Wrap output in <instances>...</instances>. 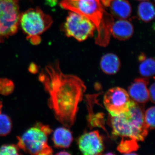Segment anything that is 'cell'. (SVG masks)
I'll return each mask as SVG.
<instances>
[{
  "label": "cell",
  "mask_w": 155,
  "mask_h": 155,
  "mask_svg": "<svg viewBox=\"0 0 155 155\" xmlns=\"http://www.w3.org/2000/svg\"><path fill=\"white\" fill-rule=\"evenodd\" d=\"M38 80L48 94V105L55 118L65 127H72L86 90L83 81L76 75L64 74L58 60L42 69Z\"/></svg>",
  "instance_id": "1"
},
{
  "label": "cell",
  "mask_w": 155,
  "mask_h": 155,
  "mask_svg": "<svg viewBox=\"0 0 155 155\" xmlns=\"http://www.w3.org/2000/svg\"><path fill=\"white\" fill-rule=\"evenodd\" d=\"M60 5L89 19L96 28V44L101 47L109 45L114 17L106 11L101 0H61Z\"/></svg>",
  "instance_id": "2"
},
{
  "label": "cell",
  "mask_w": 155,
  "mask_h": 155,
  "mask_svg": "<svg viewBox=\"0 0 155 155\" xmlns=\"http://www.w3.org/2000/svg\"><path fill=\"white\" fill-rule=\"evenodd\" d=\"M144 112L141 104L132 100L128 110L116 116H111L110 122L113 135L143 141L149 129L145 122Z\"/></svg>",
  "instance_id": "3"
},
{
  "label": "cell",
  "mask_w": 155,
  "mask_h": 155,
  "mask_svg": "<svg viewBox=\"0 0 155 155\" xmlns=\"http://www.w3.org/2000/svg\"><path fill=\"white\" fill-rule=\"evenodd\" d=\"M49 125L38 122L21 136H17L19 149L31 155H52L54 151L48 143V137L52 132Z\"/></svg>",
  "instance_id": "4"
},
{
  "label": "cell",
  "mask_w": 155,
  "mask_h": 155,
  "mask_svg": "<svg viewBox=\"0 0 155 155\" xmlns=\"http://www.w3.org/2000/svg\"><path fill=\"white\" fill-rule=\"evenodd\" d=\"M52 18L38 7L30 8L21 14L19 25L27 35V38L34 45L41 41L40 35L51 26Z\"/></svg>",
  "instance_id": "5"
},
{
  "label": "cell",
  "mask_w": 155,
  "mask_h": 155,
  "mask_svg": "<svg viewBox=\"0 0 155 155\" xmlns=\"http://www.w3.org/2000/svg\"><path fill=\"white\" fill-rule=\"evenodd\" d=\"M20 15L19 0H0V43L17 33Z\"/></svg>",
  "instance_id": "6"
},
{
  "label": "cell",
  "mask_w": 155,
  "mask_h": 155,
  "mask_svg": "<svg viewBox=\"0 0 155 155\" xmlns=\"http://www.w3.org/2000/svg\"><path fill=\"white\" fill-rule=\"evenodd\" d=\"M96 29L95 25L89 19L72 11L69 13L63 27L67 37L73 38L80 42L93 36Z\"/></svg>",
  "instance_id": "7"
},
{
  "label": "cell",
  "mask_w": 155,
  "mask_h": 155,
  "mask_svg": "<svg viewBox=\"0 0 155 155\" xmlns=\"http://www.w3.org/2000/svg\"><path fill=\"white\" fill-rule=\"evenodd\" d=\"M132 101L127 92L120 87L110 89L104 96V104L111 116H116L128 110Z\"/></svg>",
  "instance_id": "8"
},
{
  "label": "cell",
  "mask_w": 155,
  "mask_h": 155,
  "mask_svg": "<svg viewBox=\"0 0 155 155\" xmlns=\"http://www.w3.org/2000/svg\"><path fill=\"white\" fill-rule=\"evenodd\" d=\"M79 150L84 155L101 154L104 150L103 138L98 130L83 134L78 140Z\"/></svg>",
  "instance_id": "9"
},
{
  "label": "cell",
  "mask_w": 155,
  "mask_h": 155,
  "mask_svg": "<svg viewBox=\"0 0 155 155\" xmlns=\"http://www.w3.org/2000/svg\"><path fill=\"white\" fill-rule=\"evenodd\" d=\"M149 83L147 78H137L134 80L128 88V94L131 100L138 104H145L149 98L148 84Z\"/></svg>",
  "instance_id": "10"
},
{
  "label": "cell",
  "mask_w": 155,
  "mask_h": 155,
  "mask_svg": "<svg viewBox=\"0 0 155 155\" xmlns=\"http://www.w3.org/2000/svg\"><path fill=\"white\" fill-rule=\"evenodd\" d=\"M105 8H108L113 17L118 19H127L132 12L131 5L127 0H101Z\"/></svg>",
  "instance_id": "11"
},
{
  "label": "cell",
  "mask_w": 155,
  "mask_h": 155,
  "mask_svg": "<svg viewBox=\"0 0 155 155\" xmlns=\"http://www.w3.org/2000/svg\"><path fill=\"white\" fill-rule=\"evenodd\" d=\"M134 28L132 23L127 19H119L114 22L111 35L119 41H126L133 35Z\"/></svg>",
  "instance_id": "12"
},
{
  "label": "cell",
  "mask_w": 155,
  "mask_h": 155,
  "mask_svg": "<svg viewBox=\"0 0 155 155\" xmlns=\"http://www.w3.org/2000/svg\"><path fill=\"white\" fill-rule=\"evenodd\" d=\"M103 72L108 75H114L119 72L121 67L120 59L113 53H108L103 56L100 62Z\"/></svg>",
  "instance_id": "13"
},
{
  "label": "cell",
  "mask_w": 155,
  "mask_h": 155,
  "mask_svg": "<svg viewBox=\"0 0 155 155\" xmlns=\"http://www.w3.org/2000/svg\"><path fill=\"white\" fill-rule=\"evenodd\" d=\"M52 140L56 147L68 148L73 141L72 132L66 127H58L54 131Z\"/></svg>",
  "instance_id": "14"
},
{
  "label": "cell",
  "mask_w": 155,
  "mask_h": 155,
  "mask_svg": "<svg viewBox=\"0 0 155 155\" xmlns=\"http://www.w3.org/2000/svg\"><path fill=\"white\" fill-rule=\"evenodd\" d=\"M137 14L142 21L149 22L154 18V6L148 0L141 1L138 5Z\"/></svg>",
  "instance_id": "15"
},
{
  "label": "cell",
  "mask_w": 155,
  "mask_h": 155,
  "mask_svg": "<svg viewBox=\"0 0 155 155\" xmlns=\"http://www.w3.org/2000/svg\"><path fill=\"white\" fill-rule=\"evenodd\" d=\"M137 140L129 137H122V140L117 147V150L119 152L125 154H136L131 153L137 150L139 148Z\"/></svg>",
  "instance_id": "16"
},
{
  "label": "cell",
  "mask_w": 155,
  "mask_h": 155,
  "mask_svg": "<svg viewBox=\"0 0 155 155\" xmlns=\"http://www.w3.org/2000/svg\"><path fill=\"white\" fill-rule=\"evenodd\" d=\"M139 72L140 75L145 78H150L154 76L155 60L153 58H147L140 61Z\"/></svg>",
  "instance_id": "17"
},
{
  "label": "cell",
  "mask_w": 155,
  "mask_h": 155,
  "mask_svg": "<svg viewBox=\"0 0 155 155\" xmlns=\"http://www.w3.org/2000/svg\"><path fill=\"white\" fill-rule=\"evenodd\" d=\"M12 121L9 116L0 113V136H5L11 132Z\"/></svg>",
  "instance_id": "18"
},
{
  "label": "cell",
  "mask_w": 155,
  "mask_h": 155,
  "mask_svg": "<svg viewBox=\"0 0 155 155\" xmlns=\"http://www.w3.org/2000/svg\"><path fill=\"white\" fill-rule=\"evenodd\" d=\"M15 88L14 83L12 80L5 78H0V94L8 96L13 93Z\"/></svg>",
  "instance_id": "19"
},
{
  "label": "cell",
  "mask_w": 155,
  "mask_h": 155,
  "mask_svg": "<svg viewBox=\"0 0 155 155\" xmlns=\"http://www.w3.org/2000/svg\"><path fill=\"white\" fill-rule=\"evenodd\" d=\"M155 107L153 106L144 112L145 122L149 129H154L155 128Z\"/></svg>",
  "instance_id": "20"
},
{
  "label": "cell",
  "mask_w": 155,
  "mask_h": 155,
  "mask_svg": "<svg viewBox=\"0 0 155 155\" xmlns=\"http://www.w3.org/2000/svg\"><path fill=\"white\" fill-rule=\"evenodd\" d=\"M19 148L14 144H4L0 147V155H20Z\"/></svg>",
  "instance_id": "21"
},
{
  "label": "cell",
  "mask_w": 155,
  "mask_h": 155,
  "mask_svg": "<svg viewBox=\"0 0 155 155\" xmlns=\"http://www.w3.org/2000/svg\"><path fill=\"white\" fill-rule=\"evenodd\" d=\"M155 83L151 84L149 89V98L153 104L155 103Z\"/></svg>",
  "instance_id": "22"
},
{
  "label": "cell",
  "mask_w": 155,
  "mask_h": 155,
  "mask_svg": "<svg viewBox=\"0 0 155 155\" xmlns=\"http://www.w3.org/2000/svg\"><path fill=\"white\" fill-rule=\"evenodd\" d=\"M28 70L31 73L36 74L38 72V68L35 64H31L28 68Z\"/></svg>",
  "instance_id": "23"
},
{
  "label": "cell",
  "mask_w": 155,
  "mask_h": 155,
  "mask_svg": "<svg viewBox=\"0 0 155 155\" xmlns=\"http://www.w3.org/2000/svg\"><path fill=\"white\" fill-rule=\"evenodd\" d=\"M57 155H70L69 153L67 152L66 151H61L60 152L56 154Z\"/></svg>",
  "instance_id": "24"
},
{
  "label": "cell",
  "mask_w": 155,
  "mask_h": 155,
  "mask_svg": "<svg viewBox=\"0 0 155 155\" xmlns=\"http://www.w3.org/2000/svg\"><path fill=\"white\" fill-rule=\"evenodd\" d=\"M3 107V104L2 101H0V113H2V109Z\"/></svg>",
  "instance_id": "25"
},
{
  "label": "cell",
  "mask_w": 155,
  "mask_h": 155,
  "mask_svg": "<svg viewBox=\"0 0 155 155\" xmlns=\"http://www.w3.org/2000/svg\"><path fill=\"white\" fill-rule=\"evenodd\" d=\"M137 1H147V0H137Z\"/></svg>",
  "instance_id": "26"
}]
</instances>
